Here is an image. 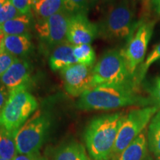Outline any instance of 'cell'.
Wrapping results in <instances>:
<instances>
[{
	"mask_svg": "<svg viewBox=\"0 0 160 160\" xmlns=\"http://www.w3.org/2000/svg\"><path fill=\"white\" fill-rule=\"evenodd\" d=\"M137 84L102 85L92 88L80 96L77 108L81 110H113L130 105L148 106V98L138 93Z\"/></svg>",
	"mask_w": 160,
	"mask_h": 160,
	"instance_id": "obj_1",
	"label": "cell"
},
{
	"mask_svg": "<svg viewBox=\"0 0 160 160\" xmlns=\"http://www.w3.org/2000/svg\"><path fill=\"white\" fill-rule=\"evenodd\" d=\"M125 116L114 113L93 118L86 127L84 138L93 160L111 159L118 132Z\"/></svg>",
	"mask_w": 160,
	"mask_h": 160,
	"instance_id": "obj_2",
	"label": "cell"
},
{
	"mask_svg": "<svg viewBox=\"0 0 160 160\" xmlns=\"http://www.w3.org/2000/svg\"><path fill=\"white\" fill-rule=\"evenodd\" d=\"M139 24V23H138ZM134 9L128 0L111 6L97 25L98 37L107 40L128 39L137 28Z\"/></svg>",
	"mask_w": 160,
	"mask_h": 160,
	"instance_id": "obj_3",
	"label": "cell"
},
{
	"mask_svg": "<svg viewBox=\"0 0 160 160\" xmlns=\"http://www.w3.org/2000/svg\"><path fill=\"white\" fill-rule=\"evenodd\" d=\"M37 107V99L28 91V87L22 86L12 90L7 102L0 111V128L17 133Z\"/></svg>",
	"mask_w": 160,
	"mask_h": 160,
	"instance_id": "obj_4",
	"label": "cell"
},
{
	"mask_svg": "<svg viewBox=\"0 0 160 160\" xmlns=\"http://www.w3.org/2000/svg\"><path fill=\"white\" fill-rule=\"evenodd\" d=\"M132 78L121 51L109 50L103 53L93 67L92 88L102 85L136 83Z\"/></svg>",
	"mask_w": 160,
	"mask_h": 160,
	"instance_id": "obj_5",
	"label": "cell"
},
{
	"mask_svg": "<svg viewBox=\"0 0 160 160\" xmlns=\"http://www.w3.org/2000/svg\"><path fill=\"white\" fill-rule=\"evenodd\" d=\"M51 126L48 114L36 111L18 130L15 141L18 153L32 154L39 153Z\"/></svg>",
	"mask_w": 160,
	"mask_h": 160,
	"instance_id": "obj_6",
	"label": "cell"
},
{
	"mask_svg": "<svg viewBox=\"0 0 160 160\" xmlns=\"http://www.w3.org/2000/svg\"><path fill=\"white\" fill-rule=\"evenodd\" d=\"M158 111L159 108L157 106H146L132 110L125 116L118 132L112 153V159H117L120 153L142 133L143 130Z\"/></svg>",
	"mask_w": 160,
	"mask_h": 160,
	"instance_id": "obj_7",
	"label": "cell"
},
{
	"mask_svg": "<svg viewBox=\"0 0 160 160\" xmlns=\"http://www.w3.org/2000/svg\"><path fill=\"white\" fill-rule=\"evenodd\" d=\"M155 21L148 20L138 24L121 53L131 76H134L138 68L144 62L148 46L154 30Z\"/></svg>",
	"mask_w": 160,
	"mask_h": 160,
	"instance_id": "obj_8",
	"label": "cell"
},
{
	"mask_svg": "<svg viewBox=\"0 0 160 160\" xmlns=\"http://www.w3.org/2000/svg\"><path fill=\"white\" fill-rule=\"evenodd\" d=\"M71 14L64 11L46 19L38 20L35 29L40 39L47 45L57 47L67 41L68 22Z\"/></svg>",
	"mask_w": 160,
	"mask_h": 160,
	"instance_id": "obj_9",
	"label": "cell"
},
{
	"mask_svg": "<svg viewBox=\"0 0 160 160\" xmlns=\"http://www.w3.org/2000/svg\"><path fill=\"white\" fill-rule=\"evenodd\" d=\"M67 93L72 97H80L92 88L93 66L74 64L60 71Z\"/></svg>",
	"mask_w": 160,
	"mask_h": 160,
	"instance_id": "obj_10",
	"label": "cell"
},
{
	"mask_svg": "<svg viewBox=\"0 0 160 160\" xmlns=\"http://www.w3.org/2000/svg\"><path fill=\"white\" fill-rule=\"evenodd\" d=\"M97 37V25L92 23L85 13L71 14L67 33V41L69 43L73 45L91 44Z\"/></svg>",
	"mask_w": 160,
	"mask_h": 160,
	"instance_id": "obj_11",
	"label": "cell"
},
{
	"mask_svg": "<svg viewBox=\"0 0 160 160\" xmlns=\"http://www.w3.org/2000/svg\"><path fill=\"white\" fill-rule=\"evenodd\" d=\"M31 66L27 60L18 59L0 77V82L9 91L17 88L28 87L31 79Z\"/></svg>",
	"mask_w": 160,
	"mask_h": 160,
	"instance_id": "obj_12",
	"label": "cell"
},
{
	"mask_svg": "<svg viewBox=\"0 0 160 160\" xmlns=\"http://www.w3.org/2000/svg\"><path fill=\"white\" fill-rule=\"evenodd\" d=\"M32 43L30 34L5 35L2 53L14 57H24L31 52ZM19 59V58H18Z\"/></svg>",
	"mask_w": 160,
	"mask_h": 160,
	"instance_id": "obj_13",
	"label": "cell"
},
{
	"mask_svg": "<svg viewBox=\"0 0 160 160\" xmlns=\"http://www.w3.org/2000/svg\"><path fill=\"white\" fill-rule=\"evenodd\" d=\"M73 55V45L66 41L55 47L49 59L52 71H62L65 68L77 64Z\"/></svg>",
	"mask_w": 160,
	"mask_h": 160,
	"instance_id": "obj_14",
	"label": "cell"
},
{
	"mask_svg": "<svg viewBox=\"0 0 160 160\" xmlns=\"http://www.w3.org/2000/svg\"><path fill=\"white\" fill-rule=\"evenodd\" d=\"M32 25L31 13L22 14L0 25V30L5 35L29 34Z\"/></svg>",
	"mask_w": 160,
	"mask_h": 160,
	"instance_id": "obj_15",
	"label": "cell"
},
{
	"mask_svg": "<svg viewBox=\"0 0 160 160\" xmlns=\"http://www.w3.org/2000/svg\"><path fill=\"white\" fill-rule=\"evenodd\" d=\"M147 155V139L142 133L120 153L116 160H145Z\"/></svg>",
	"mask_w": 160,
	"mask_h": 160,
	"instance_id": "obj_16",
	"label": "cell"
},
{
	"mask_svg": "<svg viewBox=\"0 0 160 160\" xmlns=\"http://www.w3.org/2000/svg\"><path fill=\"white\" fill-rule=\"evenodd\" d=\"M32 9L38 20L46 19L59 12L67 11L65 0H39Z\"/></svg>",
	"mask_w": 160,
	"mask_h": 160,
	"instance_id": "obj_17",
	"label": "cell"
},
{
	"mask_svg": "<svg viewBox=\"0 0 160 160\" xmlns=\"http://www.w3.org/2000/svg\"><path fill=\"white\" fill-rule=\"evenodd\" d=\"M54 160H89L85 150L81 144L70 142L60 147L57 151Z\"/></svg>",
	"mask_w": 160,
	"mask_h": 160,
	"instance_id": "obj_18",
	"label": "cell"
},
{
	"mask_svg": "<svg viewBox=\"0 0 160 160\" xmlns=\"http://www.w3.org/2000/svg\"><path fill=\"white\" fill-rule=\"evenodd\" d=\"M16 133H12L0 128V158L13 160L18 154L15 141Z\"/></svg>",
	"mask_w": 160,
	"mask_h": 160,
	"instance_id": "obj_19",
	"label": "cell"
},
{
	"mask_svg": "<svg viewBox=\"0 0 160 160\" xmlns=\"http://www.w3.org/2000/svg\"><path fill=\"white\" fill-rule=\"evenodd\" d=\"M148 141L150 150L157 157H160V111L157 112L150 122Z\"/></svg>",
	"mask_w": 160,
	"mask_h": 160,
	"instance_id": "obj_20",
	"label": "cell"
},
{
	"mask_svg": "<svg viewBox=\"0 0 160 160\" xmlns=\"http://www.w3.org/2000/svg\"><path fill=\"white\" fill-rule=\"evenodd\" d=\"M73 55L77 63L93 66L96 60V53L91 44L73 45Z\"/></svg>",
	"mask_w": 160,
	"mask_h": 160,
	"instance_id": "obj_21",
	"label": "cell"
},
{
	"mask_svg": "<svg viewBox=\"0 0 160 160\" xmlns=\"http://www.w3.org/2000/svg\"><path fill=\"white\" fill-rule=\"evenodd\" d=\"M160 59V42L153 48V49L150 52L149 54L146 57L145 61L140 65L137 71V77L134 78L135 82L139 84L142 81L144 77H145L146 73L148 71L149 68L153 63L157 62Z\"/></svg>",
	"mask_w": 160,
	"mask_h": 160,
	"instance_id": "obj_22",
	"label": "cell"
},
{
	"mask_svg": "<svg viewBox=\"0 0 160 160\" xmlns=\"http://www.w3.org/2000/svg\"><path fill=\"white\" fill-rule=\"evenodd\" d=\"M21 15L22 13L12 5L9 0H8L0 8V25Z\"/></svg>",
	"mask_w": 160,
	"mask_h": 160,
	"instance_id": "obj_23",
	"label": "cell"
},
{
	"mask_svg": "<svg viewBox=\"0 0 160 160\" xmlns=\"http://www.w3.org/2000/svg\"><path fill=\"white\" fill-rule=\"evenodd\" d=\"M66 8L71 13H87L92 0H65Z\"/></svg>",
	"mask_w": 160,
	"mask_h": 160,
	"instance_id": "obj_24",
	"label": "cell"
},
{
	"mask_svg": "<svg viewBox=\"0 0 160 160\" xmlns=\"http://www.w3.org/2000/svg\"><path fill=\"white\" fill-rule=\"evenodd\" d=\"M17 59L18 58L13 57L12 55L5 53V52L0 53V77L9 69V68Z\"/></svg>",
	"mask_w": 160,
	"mask_h": 160,
	"instance_id": "obj_25",
	"label": "cell"
},
{
	"mask_svg": "<svg viewBox=\"0 0 160 160\" xmlns=\"http://www.w3.org/2000/svg\"><path fill=\"white\" fill-rule=\"evenodd\" d=\"M148 91L152 99L160 107V77H157L151 82L148 86Z\"/></svg>",
	"mask_w": 160,
	"mask_h": 160,
	"instance_id": "obj_26",
	"label": "cell"
},
{
	"mask_svg": "<svg viewBox=\"0 0 160 160\" xmlns=\"http://www.w3.org/2000/svg\"><path fill=\"white\" fill-rule=\"evenodd\" d=\"M9 1L22 14L31 13L33 7L31 0H9Z\"/></svg>",
	"mask_w": 160,
	"mask_h": 160,
	"instance_id": "obj_27",
	"label": "cell"
},
{
	"mask_svg": "<svg viewBox=\"0 0 160 160\" xmlns=\"http://www.w3.org/2000/svg\"><path fill=\"white\" fill-rule=\"evenodd\" d=\"M13 160H48L39 153H32V154H19L18 153Z\"/></svg>",
	"mask_w": 160,
	"mask_h": 160,
	"instance_id": "obj_28",
	"label": "cell"
},
{
	"mask_svg": "<svg viewBox=\"0 0 160 160\" xmlns=\"http://www.w3.org/2000/svg\"><path fill=\"white\" fill-rule=\"evenodd\" d=\"M10 96V91L4 85H0V111L7 102Z\"/></svg>",
	"mask_w": 160,
	"mask_h": 160,
	"instance_id": "obj_29",
	"label": "cell"
},
{
	"mask_svg": "<svg viewBox=\"0 0 160 160\" xmlns=\"http://www.w3.org/2000/svg\"><path fill=\"white\" fill-rule=\"evenodd\" d=\"M152 9L157 16L160 17V0H150Z\"/></svg>",
	"mask_w": 160,
	"mask_h": 160,
	"instance_id": "obj_30",
	"label": "cell"
},
{
	"mask_svg": "<svg viewBox=\"0 0 160 160\" xmlns=\"http://www.w3.org/2000/svg\"><path fill=\"white\" fill-rule=\"evenodd\" d=\"M4 38H5V34H4L2 32L0 31V53H2V50Z\"/></svg>",
	"mask_w": 160,
	"mask_h": 160,
	"instance_id": "obj_31",
	"label": "cell"
},
{
	"mask_svg": "<svg viewBox=\"0 0 160 160\" xmlns=\"http://www.w3.org/2000/svg\"><path fill=\"white\" fill-rule=\"evenodd\" d=\"M7 1L8 0H0V8H1Z\"/></svg>",
	"mask_w": 160,
	"mask_h": 160,
	"instance_id": "obj_32",
	"label": "cell"
},
{
	"mask_svg": "<svg viewBox=\"0 0 160 160\" xmlns=\"http://www.w3.org/2000/svg\"><path fill=\"white\" fill-rule=\"evenodd\" d=\"M157 63H158V64H159V65H160V59L159 60V61H158V62H157Z\"/></svg>",
	"mask_w": 160,
	"mask_h": 160,
	"instance_id": "obj_33",
	"label": "cell"
},
{
	"mask_svg": "<svg viewBox=\"0 0 160 160\" xmlns=\"http://www.w3.org/2000/svg\"><path fill=\"white\" fill-rule=\"evenodd\" d=\"M157 160H160V157H157Z\"/></svg>",
	"mask_w": 160,
	"mask_h": 160,
	"instance_id": "obj_34",
	"label": "cell"
},
{
	"mask_svg": "<svg viewBox=\"0 0 160 160\" xmlns=\"http://www.w3.org/2000/svg\"><path fill=\"white\" fill-rule=\"evenodd\" d=\"M0 160H6V159H1V158H0Z\"/></svg>",
	"mask_w": 160,
	"mask_h": 160,
	"instance_id": "obj_35",
	"label": "cell"
},
{
	"mask_svg": "<svg viewBox=\"0 0 160 160\" xmlns=\"http://www.w3.org/2000/svg\"><path fill=\"white\" fill-rule=\"evenodd\" d=\"M148 1H149V2H150V0H148Z\"/></svg>",
	"mask_w": 160,
	"mask_h": 160,
	"instance_id": "obj_36",
	"label": "cell"
},
{
	"mask_svg": "<svg viewBox=\"0 0 160 160\" xmlns=\"http://www.w3.org/2000/svg\"><path fill=\"white\" fill-rule=\"evenodd\" d=\"M0 31H1V30H0Z\"/></svg>",
	"mask_w": 160,
	"mask_h": 160,
	"instance_id": "obj_37",
	"label": "cell"
}]
</instances>
